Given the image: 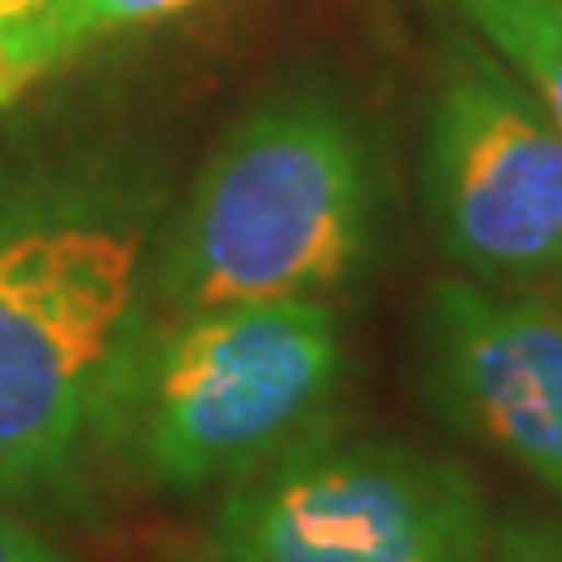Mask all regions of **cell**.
<instances>
[{"label": "cell", "instance_id": "obj_1", "mask_svg": "<svg viewBox=\"0 0 562 562\" xmlns=\"http://www.w3.org/2000/svg\"><path fill=\"white\" fill-rule=\"evenodd\" d=\"M375 198V155L347 99L324 80L277 85L192 179L155 291L169 314L328 295L371 254Z\"/></svg>", "mask_w": 562, "mask_h": 562}, {"label": "cell", "instance_id": "obj_2", "mask_svg": "<svg viewBox=\"0 0 562 562\" xmlns=\"http://www.w3.org/2000/svg\"><path fill=\"white\" fill-rule=\"evenodd\" d=\"M146 291V206L117 183L0 202V492L52 487L103 427Z\"/></svg>", "mask_w": 562, "mask_h": 562}, {"label": "cell", "instance_id": "obj_3", "mask_svg": "<svg viewBox=\"0 0 562 562\" xmlns=\"http://www.w3.org/2000/svg\"><path fill=\"white\" fill-rule=\"evenodd\" d=\"M342 371V324L324 295L173 314L150 342L132 338L103 427L127 436L155 487L239 483L310 441Z\"/></svg>", "mask_w": 562, "mask_h": 562}, {"label": "cell", "instance_id": "obj_4", "mask_svg": "<svg viewBox=\"0 0 562 562\" xmlns=\"http://www.w3.org/2000/svg\"><path fill=\"white\" fill-rule=\"evenodd\" d=\"M487 502L464 464L408 441L310 436L225 492L216 562H483Z\"/></svg>", "mask_w": 562, "mask_h": 562}, {"label": "cell", "instance_id": "obj_5", "mask_svg": "<svg viewBox=\"0 0 562 562\" xmlns=\"http://www.w3.org/2000/svg\"><path fill=\"white\" fill-rule=\"evenodd\" d=\"M422 202L436 244L473 281H562V132L473 33L441 52Z\"/></svg>", "mask_w": 562, "mask_h": 562}, {"label": "cell", "instance_id": "obj_6", "mask_svg": "<svg viewBox=\"0 0 562 562\" xmlns=\"http://www.w3.org/2000/svg\"><path fill=\"white\" fill-rule=\"evenodd\" d=\"M431 403L562 502V305L446 277L422 305Z\"/></svg>", "mask_w": 562, "mask_h": 562}, {"label": "cell", "instance_id": "obj_7", "mask_svg": "<svg viewBox=\"0 0 562 562\" xmlns=\"http://www.w3.org/2000/svg\"><path fill=\"white\" fill-rule=\"evenodd\" d=\"M562 132V0H446Z\"/></svg>", "mask_w": 562, "mask_h": 562}, {"label": "cell", "instance_id": "obj_8", "mask_svg": "<svg viewBox=\"0 0 562 562\" xmlns=\"http://www.w3.org/2000/svg\"><path fill=\"white\" fill-rule=\"evenodd\" d=\"M192 5H202V0H47L38 14L24 20V33L38 52L43 70H57L103 33L160 24Z\"/></svg>", "mask_w": 562, "mask_h": 562}, {"label": "cell", "instance_id": "obj_9", "mask_svg": "<svg viewBox=\"0 0 562 562\" xmlns=\"http://www.w3.org/2000/svg\"><path fill=\"white\" fill-rule=\"evenodd\" d=\"M483 562H562V516H506L492 525Z\"/></svg>", "mask_w": 562, "mask_h": 562}, {"label": "cell", "instance_id": "obj_10", "mask_svg": "<svg viewBox=\"0 0 562 562\" xmlns=\"http://www.w3.org/2000/svg\"><path fill=\"white\" fill-rule=\"evenodd\" d=\"M43 76H47V70H43L38 52H33V43H29L24 20L0 24V109L14 103L29 90V85H38Z\"/></svg>", "mask_w": 562, "mask_h": 562}, {"label": "cell", "instance_id": "obj_11", "mask_svg": "<svg viewBox=\"0 0 562 562\" xmlns=\"http://www.w3.org/2000/svg\"><path fill=\"white\" fill-rule=\"evenodd\" d=\"M0 562H70V558L52 549L47 539H38L29 525L0 512Z\"/></svg>", "mask_w": 562, "mask_h": 562}, {"label": "cell", "instance_id": "obj_12", "mask_svg": "<svg viewBox=\"0 0 562 562\" xmlns=\"http://www.w3.org/2000/svg\"><path fill=\"white\" fill-rule=\"evenodd\" d=\"M47 0H0V24L10 20H29V14H38Z\"/></svg>", "mask_w": 562, "mask_h": 562}]
</instances>
